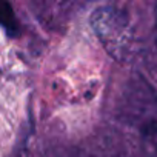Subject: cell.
Here are the masks:
<instances>
[{
	"instance_id": "6da1fadb",
	"label": "cell",
	"mask_w": 157,
	"mask_h": 157,
	"mask_svg": "<svg viewBox=\"0 0 157 157\" xmlns=\"http://www.w3.org/2000/svg\"><path fill=\"white\" fill-rule=\"evenodd\" d=\"M91 25L109 52L123 51V48H126L129 19L123 10L116 6H100L93 13Z\"/></svg>"
},
{
	"instance_id": "7a4b0ae2",
	"label": "cell",
	"mask_w": 157,
	"mask_h": 157,
	"mask_svg": "<svg viewBox=\"0 0 157 157\" xmlns=\"http://www.w3.org/2000/svg\"><path fill=\"white\" fill-rule=\"evenodd\" d=\"M0 20H2V26L6 33L8 37H17L20 34V23H19V19L16 16V11L14 8L8 3V2H3L2 3V8H0Z\"/></svg>"
},
{
	"instance_id": "3957f363",
	"label": "cell",
	"mask_w": 157,
	"mask_h": 157,
	"mask_svg": "<svg viewBox=\"0 0 157 157\" xmlns=\"http://www.w3.org/2000/svg\"><path fill=\"white\" fill-rule=\"evenodd\" d=\"M140 132L143 139L148 142V145L151 146V149L154 151V154L157 155V119H151L145 122L143 126L140 128Z\"/></svg>"
}]
</instances>
